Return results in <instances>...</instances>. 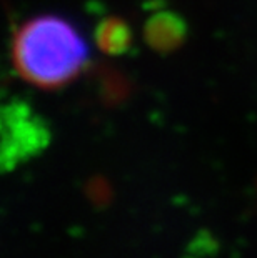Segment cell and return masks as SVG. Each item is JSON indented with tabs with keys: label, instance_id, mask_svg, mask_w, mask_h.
I'll list each match as a JSON object with an SVG mask.
<instances>
[{
	"label": "cell",
	"instance_id": "3",
	"mask_svg": "<svg viewBox=\"0 0 257 258\" xmlns=\"http://www.w3.org/2000/svg\"><path fill=\"white\" fill-rule=\"evenodd\" d=\"M144 38L152 50L171 53L182 47L187 38V24L176 12H157L145 22Z\"/></svg>",
	"mask_w": 257,
	"mask_h": 258
},
{
	"label": "cell",
	"instance_id": "2",
	"mask_svg": "<svg viewBox=\"0 0 257 258\" xmlns=\"http://www.w3.org/2000/svg\"><path fill=\"white\" fill-rule=\"evenodd\" d=\"M45 127L30 113L0 112V170L9 172L30 157L37 155L47 145Z\"/></svg>",
	"mask_w": 257,
	"mask_h": 258
},
{
	"label": "cell",
	"instance_id": "1",
	"mask_svg": "<svg viewBox=\"0 0 257 258\" xmlns=\"http://www.w3.org/2000/svg\"><path fill=\"white\" fill-rule=\"evenodd\" d=\"M89 48L77 29L57 15L27 20L12 42L19 75L39 89H59L84 70Z\"/></svg>",
	"mask_w": 257,
	"mask_h": 258
},
{
	"label": "cell",
	"instance_id": "4",
	"mask_svg": "<svg viewBox=\"0 0 257 258\" xmlns=\"http://www.w3.org/2000/svg\"><path fill=\"white\" fill-rule=\"evenodd\" d=\"M97 45L109 55H120L127 52L132 42V30L129 24L119 17H109L97 27Z\"/></svg>",
	"mask_w": 257,
	"mask_h": 258
}]
</instances>
